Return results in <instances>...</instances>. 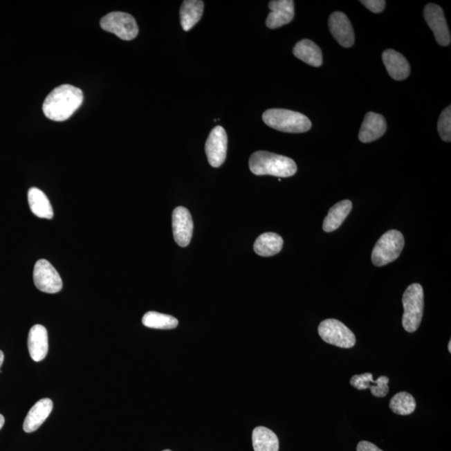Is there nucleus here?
I'll use <instances>...</instances> for the list:
<instances>
[{
    "label": "nucleus",
    "mask_w": 451,
    "mask_h": 451,
    "mask_svg": "<svg viewBox=\"0 0 451 451\" xmlns=\"http://www.w3.org/2000/svg\"><path fill=\"white\" fill-rule=\"evenodd\" d=\"M270 12L266 25L269 29H277L287 25L295 17V2L292 0H277L269 3Z\"/></svg>",
    "instance_id": "ddd939ff"
},
{
    "label": "nucleus",
    "mask_w": 451,
    "mask_h": 451,
    "mask_svg": "<svg viewBox=\"0 0 451 451\" xmlns=\"http://www.w3.org/2000/svg\"><path fill=\"white\" fill-rule=\"evenodd\" d=\"M386 70L394 80H403L410 74L408 60L404 55L394 50H386L382 55Z\"/></svg>",
    "instance_id": "f3484780"
},
{
    "label": "nucleus",
    "mask_w": 451,
    "mask_h": 451,
    "mask_svg": "<svg viewBox=\"0 0 451 451\" xmlns=\"http://www.w3.org/2000/svg\"><path fill=\"white\" fill-rule=\"evenodd\" d=\"M3 358H5V356H3V353L0 350V368H1L3 363Z\"/></svg>",
    "instance_id": "7c9ffc66"
},
{
    "label": "nucleus",
    "mask_w": 451,
    "mask_h": 451,
    "mask_svg": "<svg viewBox=\"0 0 451 451\" xmlns=\"http://www.w3.org/2000/svg\"><path fill=\"white\" fill-rule=\"evenodd\" d=\"M438 131L443 140L451 142V107L449 106L442 111L438 120Z\"/></svg>",
    "instance_id": "bb28decb"
},
{
    "label": "nucleus",
    "mask_w": 451,
    "mask_h": 451,
    "mask_svg": "<svg viewBox=\"0 0 451 451\" xmlns=\"http://www.w3.org/2000/svg\"><path fill=\"white\" fill-rule=\"evenodd\" d=\"M228 136L223 127L220 126L212 129L209 135L205 151L209 164L212 167H219L223 164L227 156Z\"/></svg>",
    "instance_id": "1a4fd4ad"
},
{
    "label": "nucleus",
    "mask_w": 451,
    "mask_h": 451,
    "mask_svg": "<svg viewBox=\"0 0 451 451\" xmlns=\"http://www.w3.org/2000/svg\"><path fill=\"white\" fill-rule=\"evenodd\" d=\"M263 120L267 126L283 132L304 133L312 127L307 116L285 109H269L264 113Z\"/></svg>",
    "instance_id": "7ed1b4c3"
},
{
    "label": "nucleus",
    "mask_w": 451,
    "mask_h": 451,
    "mask_svg": "<svg viewBox=\"0 0 451 451\" xmlns=\"http://www.w3.org/2000/svg\"><path fill=\"white\" fill-rule=\"evenodd\" d=\"M163 451H172V450H165Z\"/></svg>",
    "instance_id": "473e14b6"
},
{
    "label": "nucleus",
    "mask_w": 451,
    "mask_h": 451,
    "mask_svg": "<svg viewBox=\"0 0 451 451\" xmlns=\"http://www.w3.org/2000/svg\"><path fill=\"white\" fill-rule=\"evenodd\" d=\"M33 277L35 287L42 292L56 293L62 289V279L57 270L46 259H40L35 264Z\"/></svg>",
    "instance_id": "6e6552de"
},
{
    "label": "nucleus",
    "mask_w": 451,
    "mask_h": 451,
    "mask_svg": "<svg viewBox=\"0 0 451 451\" xmlns=\"http://www.w3.org/2000/svg\"><path fill=\"white\" fill-rule=\"evenodd\" d=\"M83 99L80 89L71 84H62L47 96L43 104V111L47 118L55 122H64L78 110Z\"/></svg>",
    "instance_id": "f257e3e1"
},
{
    "label": "nucleus",
    "mask_w": 451,
    "mask_h": 451,
    "mask_svg": "<svg viewBox=\"0 0 451 451\" xmlns=\"http://www.w3.org/2000/svg\"><path fill=\"white\" fill-rule=\"evenodd\" d=\"M293 55L309 66L320 67L323 64L320 48L310 39H303L297 43L293 48Z\"/></svg>",
    "instance_id": "6ab92c4d"
},
{
    "label": "nucleus",
    "mask_w": 451,
    "mask_h": 451,
    "mask_svg": "<svg viewBox=\"0 0 451 451\" xmlns=\"http://www.w3.org/2000/svg\"><path fill=\"white\" fill-rule=\"evenodd\" d=\"M5 417L0 414V430H1L3 425H5Z\"/></svg>",
    "instance_id": "c756f323"
},
{
    "label": "nucleus",
    "mask_w": 451,
    "mask_h": 451,
    "mask_svg": "<svg viewBox=\"0 0 451 451\" xmlns=\"http://www.w3.org/2000/svg\"><path fill=\"white\" fill-rule=\"evenodd\" d=\"M405 239L401 232H386L374 246L372 252L373 264L377 267L387 265L396 261L404 248Z\"/></svg>",
    "instance_id": "39448f33"
},
{
    "label": "nucleus",
    "mask_w": 451,
    "mask_h": 451,
    "mask_svg": "<svg viewBox=\"0 0 451 451\" xmlns=\"http://www.w3.org/2000/svg\"><path fill=\"white\" fill-rule=\"evenodd\" d=\"M319 334L326 343L342 349H350L356 344L354 333L347 326L337 320L329 319L321 322Z\"/></svg>",
    "instance_id": "423d86ee"
},
{
    "label": "nucleus",
    "mask_w": 451,
    "mask_h": 451,
    "mask_svg": "<svg viewBox=\"0 0 451 451\" xmlns=\"http://www.w3.org/2000/svg\"><path fill=\"white\" fill-rule=\"evenodd\" d=\"M357 451H383L376 445L369 441H360L357 445Z\"/></svg>",
    "instance_id": "c85d7f7f"
},
{
    "label": "nucleus",
    "mask_w": 451,
    "mask_h": 451,
    "mask_svg": "<svg viewBox=\"0 0 451 451\" xmlns=\"http://www.w3.org/2000/svg\"><path fill=\"white\" fill-rule=\"evenodd\" d=\"M249 167L257 176L270 175L277 177H289L297 172L295 160L289 157L277 155L264 151L253 153L249 160Z\"/></svg>",
    "instance_id": "f03ea898"
},
{
    "label": "nucleus",
    "mask_w": 451,
    "mask_h": 451,
    "mask_svg": "<svg viewBox=\"0 0 451 451\" xmlns=\"http://www.w3.org/2000/svg\"><path fill=\"white\" fill-rule=\"evenodd\" d=\"M172 230L176 243L181 247H187L193 232V221L188 209L178 207L173 211Z\"/></svg>",
    "instance_id": "9b49d317"
},
{
    "label": "nucleus",
    "mask_w": 451,
    "mask_h": 451,
    "mask_svg": "<svg viewBox=\"0 0 451 451\" xmlns=\"http://www.w3.org/2000/svg\"><path fill=\"white\" fill-rule=\"evenodd\" d=\"M252 440L255 451H279V441L277 434L266 427H256L252 432Z\"/></svg>",
    "instance_id": "b1692460"
},
{
    "label": "nucleus",
    "mask_w": 451,
    "mask_h": 451,
    "mask_svg": "<svg viewBox=\"0 0 451 451\" xmlns=\"http://www.w3.org/2000/svg\"><path fill=\"white\" fill-rule=\"evenodd\" d=\"M104 30L111 32L124 40L135 39L139 33L138 24L131 15L123 12H112L100 20Z\"/></svg>",
    "instance_id": "0eeeda50"
},
{
    "label": "nucleus",
    "mask_w": 451,
    "mask_h": 451,
    "mask_svg": "<svg viewBox=\"0 0 451 451\" xmlns=\"http://www.w3.org/2000/svg\"><path fill=\"white\" fill-rule=\"evenodd\" d=\"M284 240L275 232H266L255 241V251L261 257H272L277 255L283 248Z\"/></svg>",
    "instance_id": "5701e85b"
},
{
    "label": "nucleus",
    "mask_w": 451,
    "mask_h": 451,
    "mask_svg": "<svg viewBox=\"0 0 451 451\" xmlns=\"http://www.w3.org/2000/svg\"><path fill=\"white\" fill-rule=\"evenodd\" d=\"M142 324L147 328L172 329L177 327L178 320L167 314L154 311L147 312L142 317Z\"/></svg>",
    "instance_id": "393cba45"
},
{
    "label": "nucleus",
    "mask_w": 451,
    "mask_h": 451,
    "mask_svg": "<svg viewBox=\"0 0 451 451\" xmlns=\"http://www.w3.org/2000/svg\"><path fill=\"white\" fill-rule=\"evenodd\" d=\"M360 2L362 5H364L367 9L376 14L384 11L386 5L384 0H362Z\"/></svg>",
    "instance_id": "cd10ccee"
},
{
    "label": "nucleus",
    "mask_w": 451,
    "mask_h": 451,
    "mask_svg": "<svg viewBox=\"0 0 451 451\" xmlns=\"http://www.w3.org/2000/svg\"><path fill=\"white\" fill-rule=\"evenodd\" d=\"M204 3L199 0H186L180 10L181 24L185 31L194 27L203 16Z\"/></svg>",
    "instance_id": "4be33fe9"
},
{
    "label": "nucleus",
    "mask_w": 451,
    "mask_h": 451,
    "mask_svg": "<svg viewBox=\"0 0 451 451\" xmlns=\"http://www.w3.org/2000/svg\"><path fill=\"white\" fill-rule=\"evenodd\" d=\"M424 17L429 27L433 31L436 42L441 46H449L451 42L448 26H447L444 11L441 7L429 3L425 8Z\"/></svg>",
    "instance_id": "9d476101"
},
{
    "label": "nucleus",
    "mask_w": 451,
    "mask_h": 451,
    "mask_svg": "<svg viewBox=\"0 0 451 451\" xmlns=\"http://www.w3.org/2000/svg\"><path fill=\"white\" fill-rule=\"evenodd\" d=\"M28 348L32 360L35 362L42 361L46 357L49 341L47 330L44 326L36 324L31 328L28 338Z\"/></svg>",
    "instance_id": "dca6fc26"
},
{
    "label": "nucleus",
    "mask_w": 451,
    "mask_h": 451,
    "mask_svg": "<svg viewBox=\"0 0 451 451\" xmlns=\"http://www.w3.org/2000/svg\"><path fill=\"white\" fill-rule=\"evenodd\" d=\"M404 306L403 327L408 333L416 332L420 327L424 313V290L418 284H413L406 288L402 297Z\"/></svg>",
    "instance_id": "20e7f679"
},
{
    "label": "nucleus",
    "mask_w": 451,
    "mask_h": 451,
    "mask_svg": "<svg viewBox=\"0 0 451 451\" xmlns=\"http://www.w3.org/2000/svg\"><path fill=\"white\" fill-rule=\"evenodd\" d=\"M387 130V124L384 116L374 112L366 114L360 128L358 139L361 142L369 143L380 138Z\"/></svg>",
    "instance_id": "4468645a"
},
{
    "label": "nucleus",
    "mask_w": 451,
    "mask_h": 451,
    "mask_svg": "<svg viewBox=\"0 0 451 451\" xmlns=\"http://www.w3.org/2000/svg\"><path fill=\"white\" fill-rule=\"evenodd\" d=\"M448 349H449V352L451 353V341L449 342Z\"/></svg>",
    "instance_id": "2f4dec72"
},
{
    "label": "nucleus",
    "mask_w": 451,
    "mask_h": 451,
    "mask_svg": "<svg viewBox=\"0 0 451 451\" xmlns=\"http://www.w3.org/2000/svg\"><path fill=\"white\" fill-rule=\"evenodd\" d=\"M53 409V402L50 398H42L32 407L28 413L23 428L26 433H32L37 430L49 417Z\"/></svg>",
    "instance_id": "a211bd4d"
},
{
    "label": "nucleus",
    "mask_w": 451,
    "mask_h": 451,
    "mask_svg": "<svg viewBox=\"0 0 451 451\" xmlns=\"http://www.w3.org/2000/svg\"><path fill=\"white\" fill-rule=\"evenodd\" d=\"M389 408L394 414L409 416L416 410V402L412 394L400 392L390 400Z\"/></svg>",
    "instance_id": "a878e982"
},
{
    "label": "nucleus",
    "mask_w": 451,
    "mask_h": 451,
    "mask_svg": "<svg viewBox=\"0 0 451 451\" xmlns=\"http://www.w3.org/2000/svg\"><path fill=\"white\" fill-rule=\"evenodd\" d=\"M28 201L32 212L39 219H52L54 216L49 199L44 193L36 187H32L28 192Z\"/></svg>",
    "instance_id": "412c9836"
},
{
    "label": "nucleus",
    "mask_w": 451,
    "mask_h": 451,
    "mask_svg": "<svg viewBox=\"0 0 451 451\" xmlns=\"http://www.w3.org/2000/svg\"><path fill=\"white\" fill-rule=\"evenodd\" d=\"M389 382L387 376H381L374 380L371 373H365L353 376L350 385L358 390L369 389L374 397L384 398L389 393Z\"/></svg>",
    "instance_id": "2eb2a0df"
},
{
    "label": "nucleus",
    "mask_w": 451,
    "mask_h": 451,
    "mask_svg": "<svg viewBox=\"0 0 451 451\" xmlns=\"http://www.w3.org/2000/svg\"><path fill=\"white\" fill-rule=\"evenodd\" d=\"M353 208L352 201L349 200L341 201L334 205L325 217L323 224L324 231L331 232L337 230L344 223Z\"/></svg>",
    "instance_id": "aec40b11"
},
{
    "label": "nucleus",
    "mask_w": 451,
    "mask_h": 451,
    "mask_svg": "<svg viewBox=\"0 0 451 451\" xmlns=\"http://www.w3.org/2000/svg\"><path fill=\"white\" fill-rule=\"evenodd\" d=\"M329 26L333 38L341 46L349 48L354 44V31L350 20L342 12H334L330 15Z\"/></svg>",
    "instance_id": "f8f14e48"
}]
</instances>
